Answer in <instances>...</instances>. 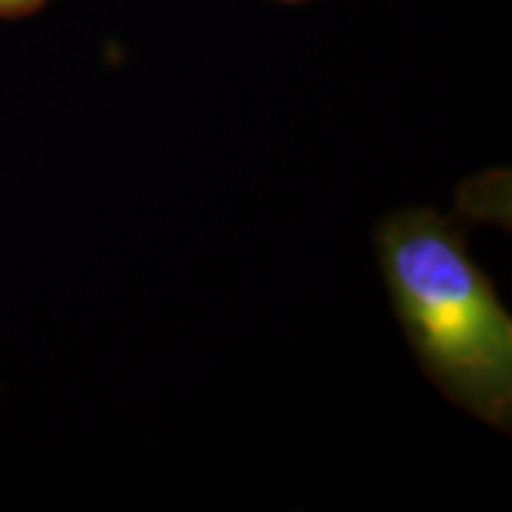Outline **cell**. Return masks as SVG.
Masks as SVG:
<instances>
[{"mask_svg":"<svg viewBox=\"0 0 512 512\" xmlns=\"http://www.w3.org/2000/svg\"><path fill=\"white\" fill-rule=\"evenodd\" d=\"M278 3H285V5H299V3H306V0H278Z\"/></svg>","mask_w":512,"mask_h":512,"instance_id":"3","label":"cell"},{"mask_svg":"<svg viewBox=\"0 0 512 512\" xmlns=\"http://www.w3.org/2000/svg\"><path fill=\"white\" fill-rule=\"evenodd\" d=\"M389 302L422 373L494 430L512 425V318L470 256L463 211L403 209L375 230Z\"/></svg>","mask_w":512,"mask_h":512,"instance_id":"1","label":"cell"},{"mask_svg":"<svg viewBox=\"0 0 512 512\" xmlns=\"http://www.w3.org/2000/svg\"><path fill=\"white\" fill-rule=\"evenodd\" d=\"M48 0H0V19H19L29 17L46 8Z\"/></svg>","mask_w":512,"mask_h":512,"instance_id":"2","label":"cell"}]
</instances>
